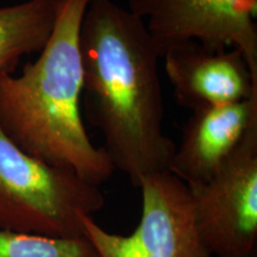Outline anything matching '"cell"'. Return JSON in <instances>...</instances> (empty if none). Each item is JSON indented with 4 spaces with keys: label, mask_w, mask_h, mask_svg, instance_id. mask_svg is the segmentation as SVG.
Here are the masks:
<instances>
[{
    "label": "cell",
    "mask_w": 257,
    "mask_h": 257,
    "mask_svg": "<svg viewBox=\"0 0 257 257\" xmlns=\"http://www.w3.org/2000/svg\"><path fill=\"white\" fill-rule=\"evenodd\" d=\"M79 47L86 115L114 169L135 187L169 172L176 144L163 131L161 56L143 19L113 0H91Z\"/></svg>",
    "instance_id": "obj_1"
},
{
    "label": "cell",
    "mask_w": 257,
    "mask_h": 257,
    "mask_svg": "<svg viewBox=\"0 0 257 257\" xmlns=\"http://www.w3.org/2000/svg\"><path fill=\"white\" fill-rule=\"evenodd\" d=\"M91 0H59L49 40L19 75L0 72V125L24 152L100 186L114 167L81 115L79 34Z\"/></svg>",
    "instance_id": "obj_2"
},
{
    "label": "cell",
    "mask_w": 257,
    "mask_h": 257,
    "mask_svg": "<svg viewBox=\"0 0 257 257\" xmlns=\"http://www.w3.org/2000/svg\"><path fill=\"white\" fill-rule=\"evenodd\" d=\"M104 205L99 186L24 152L0 125V230L85 237L82 219Z\"/></svg>",
    "instance_id": "obj_3"
},
{
    "label": "cell",
    "mask_w": 257,
    "mask_h": 257,
    "mask_svg": "<svg viewBox=\"0 0 257 257\" xmlns=\"http://www.w3.org/2000/svg\"><path fill=\"white\" fill-rule=\"evenodd\" d=\"M187 187L211 255L257 257V120L216 174Z\"/></svg>",
    "instance_id": "obj_4"
},
{
    "label": "cell",
    "mask_w": 257,
    "mask_h": 257,
    "mask_svg": "<svg viewBox=\"0 0 257 257\" xmlns=\"http://www.w3.org/2000/svg\"><path fill=\"white\" fill-rule=\"evenodd\" d=\"M142 216L131 234L111 233L87 216L85 237L99 257H212L199 236L187 185L172 172L144 176Z\"/></svg>",
    "instance_id": "obj_5"
},
{
    "label": "cell",
    "mask_w": 257,
    "mask_h": 257,
    "mask_svg": "<svg viewBox=\"0 0 257 257\" xmlns=\"http://www.w3.org/2000/svg\"><path fill=\"white\" fill-rule=\"evenodd\" d=\"M126 9L143 19L161 57L189 42L232 47L257 76V0H127Z\"/></svg>",
    "instance_id": "obj_6"
},
{
    "label": "cell",
    "mask_w": 257,
    "mask_h": 257,
    "mask_svg": "<svg viewBox=\"0 0 257 257\" xmlns=\"http://www.w3.org/2000/svg\"><path fill=\"white\" fill-rule=\"evenodd\" d=\"M175 100L192 111L238 102L257 94V76L238 49H210L197 42L163 55Z\"/></svg>",
    "instance_id": "obj_7"
},
{
    "label": "cell",
    "mask_w": 257,
    "mask_h": 257,
    "mask_svg": "<svg viewBox=\"0 0 257 257\" xmlns=\"http://www.w3.org/2000/svg\"><path fill=\"white\" fill-rule=\"evenodd\" d=\"M257 120V94L232 104L193 111L182 127L169 172L186 185L211 179Z\"/></svg>",
    "instance_id": "obj_8"
},
{
    "label": "cell",
    "mask_w": 257,
    "mask_h": 257,
    "mask_svg": "<svg viewBox=\"0 0 257 257\" xmlns=\"http://www.w3.org/2000/svg\"><path fill=\"white\" fill-rule=\"evenodd\" d=\"M59 0H23L0 8V72H12L25 55L40 53L55 24Z\"/></svg>",
    "instance_id": "obj_9"
},
{
    "label": "cell",
    "mask_w": 257,
    "mask_h": 257,
    "mask_svg": "<svg viewBox=\"0 0 257 257\" xmlns=\"http://www.w3.org/2000/svg\"><path fill=\"white\" fill-rule=\"evenodd\" d=\"M0 257H99L86 237H49L0 230Z\"/></svg>",
    "instance_id": "obj_10"
}]
</instances>
